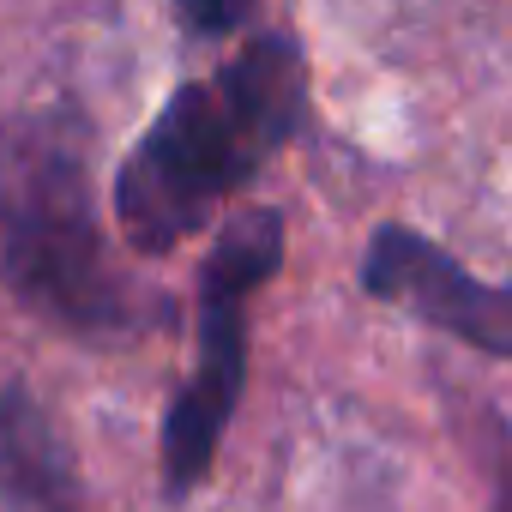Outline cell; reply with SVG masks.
I'll use <instances>...</instances> for the list:
<instances>
[{"label": "cell", "mask_w": 512, "mask_h": 512, "mask_svg": "<svg viewBox=\"0 0 512 512\" xmlns=\"http://www.w3.org/2000/svg\"><path fill=\"white\" fill-rule=\"evenodd\" d=\"M247 19V7H181V25L199 31V37H223Z\"/></svg>", "instance_id": "6"}, {"label": "cell", "mask_w": 512, "mask_h": 512, "mask_svg": "<svg viewBox=\"0 0 512 512\" xmlns=\"http://www.w3.org/2000/svg\"><path fill=\"white\" fill-rule=\"evenodd\" d=\"M0 500L7 512H85L79 464L25 380L0 386Z\"/></svg>", "instance_id": "5"}, {"label": "cell", "mask_w": 512, "mask_h": 512, "mask_svg": "<svg viewBox=\"0 0 512 512\" xmlns=\"http://www.w3.org/2000/svg\"><path fill=\"white\" fill-rule=\"evenodd\" d=\"M284 266V211L260 205L241 211L205 253L199 266V356L181 386V398L163 410L157 470L163 494L187 500L205 470L217 464V446L235 422L241 386H247V302L266 290Z\"/></svg>", "instance_id": "3"}, {"label": "cell", "mask_w": 512, "mask_h": 512, "mask_svg": "<svg viewBox=\"0 0 512 512\" xmlns=\"http://www.w3.org/2000/svg\"><path fill=\"white\" fill-rule=\"evenodd\" d=\"M0 278L73 338L145 326L139 290L115 266L91 193V127L73 103H43L0 127Z\"/></svg>", "instance_id": "2"}, {"label": "cell", "mask_w": 512, "mask_h": 512, "mask_svg": "<svg viewBox=\"0 0 512 512\" xmlns=\"http://www.w3.org/2000/svg\"><path fill=\"white\" fill-rule=\"evenodd\" d=\"M500 512H512V488H506V494H500Z\"/></svg>", "instance_id": "7"}, {"label": "cell", "mask_w": 512, "mask_h": 512, "mask_svg": "<svg viewBox=\"0 0 512 512\" xmlns=\"http://www.w3.org/2000/svg\"><path fill=\"white\" fill-rule=\"evenodd\" d=\"M362 290L482 356H512V284L470 278L422 229H404V223L374 229L362 253Z\"/></svg>", "instance_id": "4"}, {"label": "cell", "mask_w": 512, "mask_h": 512, "mask_svg": "<svg viewBox=\"0 0 512 512\" xmlns=\"http://www.w3.org/2000/svg\"><path fill=\"white\" fill-rule=\"evenodd\" d=\"M308 115V61L290 31L247 37L211 79H187L115 175V217L139 253H169L217 199L247 187Z\"/></svg>", "instance_id": "1"}]
</instances>
